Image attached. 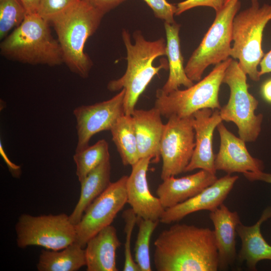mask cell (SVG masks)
<instances>
[{
    "label": "cell",
    "mask_w": 271,
    "mask_h": 271,
    "mask_svg": "<svg viewBox=\"0 0 271 271\" xmlns=\"http://www.w3.org/2000/svg\"><path fill=\"white\" fill-rule=\"evenodd\" d=\"M270 218L271 206H268L254 224L247 226L240 222L237 226L236 232L241 240L238 257L240 262H245L251 270H256L259 261L271 260V245L265 241L260 230L261 224Z\"/></svg>",
    "instance_id": "21"
},
{
    "label": "cell",
    "mask_w": 271,
    "mask_h": 271,
    "mask_svg": "<svg viewBox=\"0 0 271 271\" xmlns=\"http://www.w3.org/2000/svg\"><path fill=\"white\" fill-rule=\"evenodd\" d=\"M110 131L123 165L132 166L140 158L131 115H122Z\"/></svg>",
    "instance_id": "25"
},
{
    "label": "cell",
    "mask_w": 271,
    "mask_h": 271,
    "mask_svg": "<svg viewBox=\"0 0 271 271\" xmlns=\"http://www.w3.org/2000/svg\"><path fill=\"white\" fill-rule=\"evenodd\" d=\"M116 228L110 225L87 242L85 249L87 271H117L116 253L120 246Z\"/></svg>",
    "instance_id": "20"
},
{
    "label": "cell",
    "mask_w": 271,
    "mask_h": 271,
    "mask_svg": "<svg viewBox=\"0 0 271 271\" xmlns=\"http://www.w3.org/2000/svg\"><path fill=\"white\" fill-rule=\"evenodd\" d=\"M15 230L17 244L21 248L40 246L59 250L73 243L76 239L75 225L69 216L64 213L40 216L22 214Z\"/></svg>",
    "instance_id": "9"
},
{
    "label": "cell",
    "mask_w": 271,
    "mask_h": 271,
    "mask_svg": "<svg viewBox=\"0 0 271 271\" xmlns=\"http://www.w3.org/2000/svg\"><path fill=\"white\" fill-rule=\"evenodd\" d=\"M27 13L19 0H0V40L18 27Z\"/></svg>",
    "instance_id": "28"
},
{
    "label": "cell",
    "mask_w": 271,
    "mask_h": 271,
    "mask_svg": "<svg viewBox=\"0 0 271 271\" xmlns=\"http://www.w3.org/2000/svg\"><path fill=\"white\" fill-rule=\"evenodd\" d=\"M110 174L111 164L109 159L92 171L80 182V197L69 215L70 220L74 225L79 223L88 206L110 184Z\"/></svg>",
    "instance_id": "23"
},
{
    "label": "cell",
    "mask_w": 271,
    "mask_h": 271,
    "mask_svg": "<svg viewBox=\"0 0 271 271\" xmlns=\"http://www.w3.org/2000/svg\"><path fill=\"white\" fill-rule=\"evenodd\" d=\"M104 15L87 0H81L50 22L56 31L64 63L82 78L88 77L93 65L84 51L85 44L98 29Z\"/></svg>",
    "instance_id": "3"
},
{
    "label": "cell",
    "mask_w": 271,
    "mask_h": 271,
    "mask_svg": "<svg viewBox=\"0 0 271 271\" xmlns=\"http://www.w3.org/2000/svg\"><path fill=\"white\" fill-rule=\"evenodd\" d=\"M261 92L264 98L271 103V79L266 81L263 84Z\"/></svg>",
    "instance_id": "38"
},
{
    "label": "cell",
    "mask_w": 271,
    "mask_h": 271,
    "mask_svg": "<svg viewBox=\"0 0 271 271\" xmlns=\"http://www.w3.org/2000/svg\"><path fill=\"white\" fill-rule=\"evenodd\" d=\"M158 271H216L218 253L213 230L176 224L162 231L154 242Z\"/></svg>",
    "instance_id": "1"
},
{
    "label": "cell",
    "mask_w": 271,
    "mask_h": 271,
    "mask_svg": "<svg viewBox=\"0 0 271 271\" xmlns=\"http://www.w3.org/2000/svg\"><path fill=\"white\" fill-rule=\"evenodd\" d=\"M259 65L260 76L264 74L271 72V50L264 55Z\"/></svg>",
    "instance_id": "36"
},
{
    "label": "cell",
    "mask_w": 271,
    "mask_h": 271,
    "mask_svg": "<svg viewBox=\"0 0 271 271\" xmlns=\"http://www.w3.org/2000/svg\"><path fill=\"white\" fill-rule=\"evenodd\" d=\"M108 148V143L104 139H101L92 146L75 152L73 160L76 167V174L79 182L100 164L110 159Z\"/></svg>",
    "instance_id": "26"
},
{
    "label": "cell",
    "mask_w": 271,
    "mask_h": 271,
    "mask_svg": "<svg viewBox=\"0 0 271 271\" xmlns=\"http://www.w3.org/2000/svg\"><path fill=\"white\" fill-rule=\"evenodd\" d=\"M231 1H232V0H224V5H225L227 4Z\"/></svg>",
    "instance_id": "39"
},
{
    "label": "cell",
    "mask_w": 271,
    "mask_h": 271,
    "mask_svg": "<svg viewBox=\"0 0 271 271\" xmlns=\"http://www.w3.org/2000/svg\"><path fill=\"white\" fill-rule=\"evenodd\" d=\"M81 0H40L37 13L49 23Z\"/></svg>",
    "instance_id": "30"
},
{
    "label": "cell",
    "mask_w": 271,
    "mask_h": 271,
    "mask_svg": "<svg viewBox=\"0 0 271 271\" xmlns=\"http://www.w3.org/2000/svg\"><path fill=\"white\" fill-rule=\"evenodd\" d=\"M246 80V74L238 62L232 59L222 81L229 87L230 96L219 112L222 120L236 124L240 138L245 142H253L260 133L263 115L254 113L258 101L249 92Z\"/></svg>",
    "instance_id": "7"
},
{
    "label": "cell",
    "mask_w": 271,
    "mask_h": 271,
    "mask_svg": "<svg viewBox=\"0 0 271 271\" xmlns=\"http://www.w3.org/2000/svg\"><path fill=\"white\" fill-rule=\"evenodd\" d=\"M217 179L216 174L204 170L181 178L171 176L163 180L156 194L166 209L193 197Z\"/></svg>",
    "instance_id": "17"
},
{
    "label": "cell",
    "mask_w": 271,
    "mask_h": 271,
    "mask_svg": "<svg viewBox=\"0 0 271 271\" xmlns=\"http://www.w3.org/2000/svg\"><path fill=\"white\" fill-rule=\"evenodd\" d=\"M238 179L237 176L231 174L217 179L193 197L165 209L160 221L164 224H170L198 211H211L215 209L223 203Z\"/></svg>",
    "instance_id": "15"
},
{
    "label": "cell",
    "mask_w": 271,
    "mask_h": 271,
    "mask_svg": "<svg viewBox=\"0 0 271 271\" xmlns=\"http://www.w3.org/2000/svg\"><path fill=\"white\" fill-rule=\"evenodd\" d=\"M193 115L172 116L164 124L160 143L162 180L185 172L195 147Z\"/></svg>",
    "instance_id": "10"
},
{
    "label": "cell",
    "mask_w": 271,
    "mask_h": 271,
    "mask_svg": "<svg viewBox=\"0 0 271 271\" xmlns=\"http://www.w3.org/2000/svg\"><path fill=\"white\" fill-rule=\"evenodd\" d=\"M151 161L150 157L142 158L131 166L126 181L127 203L137 216L160 221L165 209L149 189L147 172Z\"/></svg>",
    "instance_id": "14"
},
{
    "label": "cell",
    "mask_w": 271,
    "mask_h": 271,
    "mask_svg": "<svg viewBox=\"0 0 271 271\" xmlns=\"http://www.w3.org/2000/svg\"><path fill=\"white\" fill-rule=\"evenodd\" d=\"M209 218L213 230L218 253V269L225 270L231 266L236 257V233L241 222L236 211H231L223 203L210 211Z\"/></svg>",
    "instance_id": "18"
},
{
    "label": "cell",
    "mask_w": 271,
    "mask_h": 271,
    "mask_svg": "<svg viewBox=\"0 0 271 271\" xmlns=\"http://www.w3.org/2000/svg\"><path fill=\"white\" fill-rule=\"evenodd\" d=\"M270 20L271 5L260 7L258 0H251L250 7L236 14L233 20L230 56L238 60L240 67L254 81L260 79L257 67L264 56L263 32Z\"/></svg>",
    "instance_id": "5"
},
{
    "label": "cell",
    "mask_w": 271,
    "mask_h": 271,
    "mask_svg": "<svg viewBox=\"0 0 271 271\" xmlns=\"http://www.w3.org/2000/svg\"><path fill=\"white\" fill-rule=\"evenodd\" d=\"M241 7L239 0H232L218 12L214 20L185 66L186 75L193 81H199L205 69L230 56L232 22Z\"/></svg>",
    "instance_id": "8"
},
{
    "label": "cell",
    "mask_w": 271,
    "mask_h": 271,
    "mask_svg": "<svg viewBox=\"0 0 271 271\" xmlns=\"http://www.w3.org/2000/svg\"><path fill=\"white\" fill-rule=\"evenodd\" d=\"M244 176L250 181H262L271 184V173L259 172H248L243 173Z\"/></svg>",
    "instance_id": "35"
},
{
    "label": "cell",
    "mask_w": 271,
    "mask_h": 271,
    "mask_svg": "<svg viewBox=\"0 0 271 271\" xmlns=\"http://www.w3.org/2000/svg\"><path fill=\"white\" fill-rule=\"evenodd\" d=\"M219 110L203 108L193 114L195 147L192 158L185 172L197 169L216 174L215 155L213 150V137L215 129L222 122Z\"/></svg>",
    "instance_id": "13"
},
{
    "label": "cell",
    "mask_w": 271,
    "mask_h": 271,
    "mask_svg": "<svg viewBox=\"0 0 271 271\" xmlns=\"http://www.w3.org/2000/svg\"><path fill=\"white\" fill-rule=\"evenodd\" d=\"M122 217L125 222L124 231L125 234L123 270L140 271L138 264L132 256L130 246L132 231L137 224L138 216L131 208H129L124 211Z\"/></svg>",
    "instance_id": "29"
},
{
    "label": "cell",
    "mask_w": 271,
    "mask_h": 271,
    "mask_svg": "<svg viewBox=\"0 0 271 271\" xmlns=\"http://www.w3.org/2000/svg\"><path fill=\"white\" fill-rule=\"evenodd\" d=\"M123 88L113 97L94 104L81 105L73 111L76 120L77 143L75 152L87 148L97 133L110 130L118 119L124 114Z\"/></svg>",
    "instance_id": "12"
},
{
    "label": "cell",
    "mask_w": 271,
    "mask_h": 271,
    "mask_svg": "<svg viewBox=\"0 0 271 271\" xmlns=\"http://www.w3.org/2000/svg\"><path fill=\"white\" fill-rule=\"evenodd\" d=\"M217 127L220 143L218 153L215 155L216 171H223L227 174L263 171V162L249 154L245 141L228 130L222 122Z\"/></svg>",
    "instance_id": "16"
},
{
    "label": "cell",
    "mask_w": 271,
    "mask_h": 271,
    "mask_svg": "<svg viewBox=\"0 0 271 271\" xmlns=\"http://www.w3.org/2000/svg\"><path fill=\"white\" fill-rule=\"evenodd\" d=\"M25 8L27 14L36 13L40 0H19Z\"/></svg>",
    "instance_id": "37"
},
{
    "label": "cell",
    "mask_w": 271,
    "mask_h": 271,
    "mask_svg": "<svg viewBox=\"0 0 271 271\" xmlns=\"http://www.w3.org/2000/svg\"><path fill=\"white\" fill-rule=\"evenodd\" d=\"M153 10L156 18L172 24L175 22L177 7L168 3L166 0H143Z\"/></svg>",
    "instance_id": "31"
},
{
    "label": "cell",
    "mask_w": 271,
    "mask_h": 271,
    "mask_svg": "<svg viewBox=\"0 0 271 271\" xmlns=\"http://www.w3.org/2000/svg\"><path fill=\"white\" fill-rule=\"evenodd\" d=\"M49 24L37 13L27 14L23 22L2 40L1 54L31 65H61L64 63L62 51Z\"/></svg>",
    "instance_id": "4"
},
{
    "label": "cell",
    "mask_w": 271,
    "mask_h": 271,
    "mask_svg": "<svg viewBox=\"0 0 271 271\" xmlns=\"http://www.w3.org/2000/svg\"><path fill=\"white\" fill-rule=\"evenodd\" d=\"M93 6L105 14L127 0H87Z\"/></svg>",
    "instance_id": "33"
},
{
    "label": "cell",
    "mask_w": 271,
    "mask_h": 271,
    "mask_svg": "<svg viewBox=\"0 0 271 271\" xmlns=\"http://www.w3.org/2000/svg\"><path fill=\"white\" fill-rule=\"evenodd\" d=\"M232 58L215 65L212 70L204 78L184 90H176L165 94L157 90L155 107L162 116L180 118L193 115L203 108L220 110L219 92L225 70Z\"/></svg>",
    "instance_id": "6"
},
{
    "label": "cell",
    "mask_w": 271,
    "mask_h": 271,
    "mask_svg": "<svg viewBox=\"0 0 271 271\" xmlns=\"http://www.w3.org/2000/svg\"><path fill=\"white\" fill-rule=\"evenodd\" d=\"M86 264L85 249L74 242L59 250L42 249L37 268L39 271H76Z\"/></svg>",
    "instance_id": "24"
},
{
    "label": "cell",
    "mask_w": 271,
    "mask_h": 271,
    "mask_svg": "<svg viewBox=\"0 0 271 271\" xmlns=\"http://www.w3.org/2000/svg\"><path fill=\"white\" fill-rule=\"evenodd\" d=\"M180 27L176 22L172 24L164 22L167 39L166 55L168 57L169 75L162 88L157 90L165 94L179 89L181 85L188 88L194 84L186 75L183 65L179 37Z\"/></svg>",
    "instance_id": "22"
},
{
    "label": "cell",
    "mask_w": 271,
    "mask_h": 271,
    "mask_svg": "<svg viewBox=\"0 0 271 271\" xmlns=\"http://www.w3.org/2000/svg\"><path fill=\"white\" fill-rule=\"evenodd\" d=\"M121 35L126 51V69L121 77L110 81L107 88L111 92L125 89L124 112L131 115L139 97L153 78L161 70L169 69L165 59L158 66L153 65L157 58L166 55V42L163 38L148 41L139 30L133 34L134 44L128 30L123 29Z\"/></svg>",
    "instance_id": "2"
},
{
    "label": "cell",
    "mask_w": 271,
    "mask_h": 271,
    "mask_svg": "<svg viewBox=\"0 0 271 271\" xmlns=\"http://www.w3.org/2000/svg\"><path fill=\"white\" fill-rule=\"evenodd\" d=\"M224 3V0H185L177 4L175 15L179 16L188 10L198 7H210L217 12L223 7Z\"/></svg>",
    "instance_id": "32"
},
{
    "label": "cell",
    "mask_w": 271,
    "mask_h": 271,
    "mask_svg": "<svg viewBox=\"0 0 271 271\" xmlns=\"http://www.w3.org/2000/svg\"><path fill=\"white\" fill-rule=\"evenodd\" d=\"M140 159L150 157L157 163L160 159V143L164 124L155 106L148 110L135 109L131 115Z\"/></svg>",
    "instance_id": "19"
},
{
    "label": "cell",
    "mask_w": 271,
    "mask_h": 271,
    "mask_svg": "<svg viewBox=\"0 0 271 271\" xmlns=\"http://www.w3.org/2000/svg\"><path fill=\"white\" fill-rule=\"evenodd\" d=\"M159 221L145 219L138 216L139 231L134 246V260L140 271H151L150 242Z\"/></svg>",
    "instance_id": "27"
},
{
    "label": "cell",
    "mask_w": 271,
    "mask_h": 271,
    "mask_svg": "<svg viewBox=\"0 0 271 271\" xmlns=\"http://www.w3.org/2000/svg\"><path fill=\"white\" fill-rule=\"evenodd\" d=\"M127 177L122 176L111 182L86 208L80 221L75 225V243L84 248L91 238L111 225L117 213L127 203Z\"/></svg>",
    "instance_id": "11"
},
{
    "label": "cell",
    "mask_w": 271,
    "mask_h": 271,
    "mask_svg": "<svg viewBox=\"0 0 271 271\" xmlns=\"http://www.w3.org/2000/svg\"><path fill=\"white\" fill-rule=\"evenodd\" d=\"M0 154L13 176L16 178H19L22 173L21 166L13 163L9 159L3 148L1 142L0 143Z\"/></svg>",
    "instance_id": "34"
}]
</instances>
